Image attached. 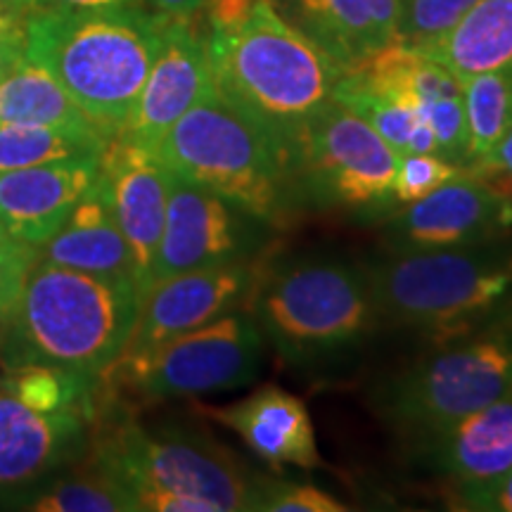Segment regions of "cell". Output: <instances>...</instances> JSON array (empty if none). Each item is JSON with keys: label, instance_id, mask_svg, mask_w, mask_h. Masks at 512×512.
<instances>
[{"label": "cell", "instance_id": "19", "mask_svg": "<svg viewBox=\"0 0 512 512\" xmlns=\"http://www.w3.org/2000/svg\"><path fill=\"white\" fill-rule=\"evenodd\" d=\"M344 69L396 41L401 0H275Z\"/></svg>", "mask_w": 512, "mask_h": 512}, {"label": "cell", "instance_id": "35", "mask_svg": "<svg viewBox=\"0 0 512 512\" xmlns=\"http://www.w3.org/2000/svg\"><path fill=\"white\" fill-rule=\"evenodd\" d=\"M451 501L456 503V508L460 510L512 512V467L489 484L453 489Z\"/></svg>", "mask_w": 512, "mask_h": 512}, {"label": "cell", "instance_id": "30", "mask_svg": "<svg viewBox=\"0 0 512 512\" xmlns=\"http://www.w3.org/2000/svg\"><path fill=\"white\" fill-rule=\"evenodd\" d=\"M475 0H401L396 41L413 48L430 46L463 17Z\"/></svg>", "mask_w": 512, "mask_h": 512}, {"label": "cell", "instance_id": "41", "mask_svg": "<svg viewBox=\"0 0 512 512\" xmlns=\"http://www.w3.org/2000/svg\"><path fill=\"white\" fill-rule=\"evenodd\" d=\"M503 335L508 337V342L512 344V323H510V328H508V330H503Z\"/></svg>", "mask_w": 512, "mask_h": 512}, {"label": "cell", "instance_id": "20", "mask_svg": "<svg viewBox=\"0 0 512 512\" xmlns=\"http://www.w3.org/2000/svg\"><path fill=\"white\" fill-rule=\"evenodd\" d=\"M91 418L41 413L0 387V486L24 484L55 467L79 444Z\"/></svg>", "mask_w": 512, "mask_h": 512}, {"label": "cell", "instance_id": "27", "mask_svg": "<svg viewBox=\"0 0 512 512\" xmlns=\"http://www.w3.org/2000/svg\"><path fill=\"white\" fill-rule=\"evenodd\" d=\"M3 387L41 413H81L93 418L100 377L53 363H24L12 370Z\"/></svg>", "mask_w": 512, "mask_h": 512}, {"label": "cell", "instance_id": "2", "mask_svg": "<svg viewBox=\"0 0 512 512\" xmlns=\"http://www.w3.org/2000/svg\"><path fill=\"white\" fill-rule=\"evenodd\" d=\"M157 10H57L24 17V55L46 67L105 138L124 131L162 46Z\"/></svg>", "mask_w": 512, "mask_h": 512}, {"label": "cell", "instance_id": "10", "mask_svg": "<svg viewBox=\"0 0 512 512\" xmlns=\"http://www.w3.org/2000/svg\"><path fill=\"white\" fill-rule=\"evenodd\" d=\"M399 152L347 107L332 100L306 136L297 166L302 200L366 216L389 214Z\"/></svg>", "mask_w": 512, "mask_h": 512}, {"label": "cell", "instance_id": "39", "mask_svg": "<svg viewBox=\"0 0 512 512\" xmlns=\"http://www.w3.org/2000/svg\"><path fill=\"white\" fill-rule=\"evenodd\" d=\"M152 5V10L162 12L166 17L174 19H197L202 15L207 0H145Z\"/></svg>", "mask_w": 512, "mask_h": 512}, {"label": "cell", "instance_id": "21", "mask_svg": "<svg viewBox=\"0 0 512 512\" xmlns=\"http://www.w3.org/2000/svg\"><path fill=\"white\" fill-rule=\"evenodd\" d=\"M422 451L453 489L494 482L512 467V396L465 415Z\"/></svg>", "mask_w": 512, "mask_h": 512}, {"label": "cell", "instance_id": "33", "mask_svg": "<svg viewBox=\"0 0 512 512\" xmlns=\"http://www.w3.org/2000/svg\"><path fill=\"white\" fill-rule=\"evenodd\" d=\"M38 261V249L10 235H0V318L15 309L27 275Z\"/></svg>", "mask_w": 512, "mask_h": 512}, {"label": "cell", "instance_id": "5", "mask_svg": "<svg viewBox=\"0 0 512 512\" xmlns=\"http://www.w3.org/2000/svg\"><path fill=\"white\" fill-rule=\"evenodd\" d=\"M245 311L294 366L356 349L380 325L368 273L337 259L271 264Z\"/></svg>", "mask_w": 512, "mask_h": 512}, {"label": "cell", "instance_id": "36", "mask_svg": "<svg viewBox=\"0 0 512 512\" xmlns=\"http://www.w3.org/2000/svg\"><path fill=\"white\" fill-rule=\"evenodd\" d=\"M264 0H207L204 3V31H228L245 24Z\"/></svg>", "mask_w": 512, "mask_h": 512}, {"label": "cell", "instance_id": "22", "mask_svg": "<svg viewBox=\"0 0 512 512\" xmlns=\"http://www.w3.org/2000/svg\"><path fill=\"white\" fill-rule=\"evenodd\" d=\"M41 249L43 261L48 264L95 275L131 278L138 285L136 261H133L131 247L114 221L100 178L76 202L60 230Z\"/></svg>", "mask_w": 512, "mask_h": 512}, {"label": "cell", "instance_id": "4", "mask_svg": "<svg viewBox=\"0 0 512 512\" xmlns=\"http://www.w3.org/2000/svg\"><path fill=\"white\" fill-rule=\"evenodd\" d=\"M155 152L176 176L216 192L268 226L285 221L302 200L273 140L216 86L169 128Z\"/></svg>", "mask_w": 512, "mask_h": 512}, {"label": "cell", "instance_id": "23", "mask_svg": "<svg viewBox=\"0 0 512 512\" xmlns=\"http://www.w3.org/2000/svg\"><path fill=\"white\" fill-rule=\"evenodd\" d=\"M458 81L477 74H512V0H475L446 34L418 48Z\"/></svg>", "mask_w": 512, "mask_h": 512}, {"label": "cell", "instance_id": "24", "mask_svg": "<svg viewBox=\"0 0 512 512\" xmlns=\"http://www.w3.org/2000/svg\"><path fill=\"white\" fill-rule=\"evenodd\" d=\"M0 124L95 128L46 67L22 55L0 79Z\"/></svg>", "mask_w": 512, "mask_h": 512}, {"label": "cell", "instance_id": "26", "mask_svg": "<svg viewBox=\"0 0 512 512\" xmlns=\"http://www.w3.org/2000/svg\"><path fill=\"white\" fill-rule=\"evenodd\" d=\"M107 140L98 128L0 124V171L100 157Z\"/></svg>", "mask_w": 512, "mask_h": 512}, {"label": "cell", "instance_id": "9", "mask_svg": "<svg viewBox=\"0 0 512 512\" xmlns=\"http://www.w3.org/2000/svg\"><path fill=\"white\" fill-rule=\"evenodd\" d=\"M264 361V335L245 309L159 344L150 354L117 358L100 380L121 382L150 401L214 394L252 384Z\"/></svg>", "mask_w": 512, "mask_h": 512}, {"label": "cell", "instance_id": "25", "mask_svg": "<svg viewBox=\"0 0 512 512\" xmlns=\"http://www.w3.org/2000/svg\"><path fill=\"white\" fill-rule=\"evenodd\" d=\"M332 100L375 128L399 155H439L437 136L413 107L344 69ZM441 157V155H439Z\"/></svg>", "mask_w": 512, "mask_h": 512}, {"label": "cell", "instance_id": "13", "mask_svg": "<svg viewBox=\"0 0 512 512\" xmlns=\"http://www.w3.org/2000/svg\"><path fill=\"white\" fill-rule=\"evenodd\" d=\"M347 72L413 107L437 136L439 155L465 169L470 147L463 83L446 67L418 48L392 41L351 64Z\"/></svg>", "mask_w": 512, "mask_h": 512}, {"label": "cell", "instance_id": "6", "mask_svg": "<svg viewBox=\"0 0 512 512\" xmlns=\"http://www.w3.org/2000/svg\"><path fill=\"white\" fill-rule=\"evenodd\" d=\"M380 320L439 342L465 337L512 290V249L470 247L396 252L366 268Z\"/></svg>", "mask_w": 512, "mask_h": 512}, {"label": "cell", "instance_id": "8", "mask_svg": "<svg viewBox=\"0 0 512 512\" xmlns=\"http://www.w3.org/2000/svg\"><path fill=\"white\" fill-rule=\"evenodd\" d=\"M512 396V344L503 332L418 358L377 389V411L425 448L465 415Z\"/></svg>", "mask_w": 512, "mask_h": 512}, {"label": "cell", "instance_id": "29", "mask_svg": "<svg viewBox=\"0 0 512 512\" xmlns=\"http://www.w3.org/2000/svg\"><path fill=\"white\" fill-rule=\"evenodd\" d=\"M22 510L36 512H131L138 510L136 498L117 477L93 465L91 472L64 479L41 494L27 498Z\"/></svg>", "mask_w": 512, "mask_h": 512}, {"label": "cell", "instance_id": "38", "mask_svg": "<svg viewBox=\"0 0 512 512\" xmlns=\"http://www.w3.org/2000/svg\"><path fill=\"white\" fill-rule=\"evenodd\" d=\"M145 0H48L43 8L57 10H112V8H138Z\"/></svg>", "mask_w": 512, "mask_h": 512}, {"label": "cell", "instance_id": "31", "mask_svg": "<svg viewBox=\"0 0 512 512\" xmlns=\"http://www.w3.org/2000/svg\"><path fill=\"white\" fill-rule=\"evenodd\" d=\"M249 510L259 512H344L339 498L313 484L285 482V479H254Z\"/></svg>", "mask_w": 512, "mask_h": 512}, {"label": "cell", "instance_id": "28", "mask_svg": "<svg viewBox=\"0 0 512 512\" xmlns=\"http://www.w3.org/2000/svg\"><path fill=\"white\" fill-rule=\"evenodd\" d=\"M463 83L470 162L489 155L512 128V74H477Z\"/></svg>", "mask_w": 512, "mask_h": 512}, {"label": "cell", "instance_id": "40", "mask_svg": "<svg viewBox=\"0 0 512 512\" xmlns=\"http://www.w3.org/2000/svg\"><path fill=\"white\" fill-rule=\"evenodd\" d=\"M46 3L48 0H0V8H8V10L22 12V15H29V12L43 8Z\"/></svg>", "mask_w": 512, "mask_h": 512}, {"label": "cell", "instance_id": "7", "mask_svg": "<svg viewBox=\"0 0 512 512\" xmlns=\"http://www.w3.org/2000/svg\"><path fill=\"white\" fill-rule=\"evenodd\" d=\"M95 467L117 477L140 512L249 510L256 479L211 441L138 425L114 427L95 451Z\"/></svg>", "mask_w": 512, "mask_h": 512}, {"label": "cell", "instance_id": "14", "mask_svg": "<svg viewBox=\"0 0 512 512\" xmlns=\"http://www.w3.org/2000/svg\"><path fill=\"white\" fill-rule=\"evenodd\" d=\"M169 174L155 150L133 143L131 138L114 136L100 152V183L136 261L140 297L150 285L162 238Z\"/></svg>", "mask_w": 512, "mask_h": 512}, {"label": "cell", "instance_id": "18", "mask_svg": "<svg viewBox=\"0 0 512 512\" xmlns=\"http://www.w3.org/2000/svg\"><path fill=\"white\" fill-rule=\"evenodd\" d=\"M207 415L238 434L249 451L275 470L285 465L302 470L323 465L304 401L278 384H266L230 406L207 408Z\"/></svg>", "mask_w": 512, "mask_h": 512}, {"label": "cell", "instance_id": "32", "mask_svg": "<svg viewBox=\"0 0 512 512\" xmlns=\"http://www.w3.org/2000/svg\"><path fill=\"white\" fill-rule=\"evenodd\" d=\"M460 174H463V166L448 162L439 155H418V152L399 155L394 174V200L399 207L418 202Z\"/></svg>", "mask_w": 512, "mask_h": 512}, {"label": "cell", "instance_id": "37", "mask_svg": "<svg viewBox=\"0 0 512 512\" xmlns=\"http://www.w3.org/2000/svg\"><path fill=\"white\" fill-rule=\"evenodd\" d=\"M24 17L22 12L0 8V79L24 55Z\"/></svg>", "mask_w": 512, "mask_h": 512}, {"label": "cell", "instance_id": "42", "mask_svg": "<svg viewBox=\"0 0 512 512\" xmlns=\"http://www.w3.org/2000/svg\"><path fill=\"white\" fill-rule=\"evenodd\" d=\"M0 235H8V233H5V228H3V223H0Z\"/></svg>", "mask_w": 512, "mask_h": 512}, {"label": "cell", "instance_id": "16", "mask_svg": "<svg viewBox=\"0 0 512 512\" xmlns=\"http://www.w3.org/2000/svg\"><path fill=\"white\" fill-rule=\"evenodd\" d=\"M214 88L204 34L195 19H164L162 46L119 136L157 150L169 128Z\"/></svg>", "mask_w": 512, "mask_h": 512}, {"label": "cell", "instance_id": "1", "mask_svg": "<svg viewBox=\"0 0 512 512\" xmlns=\"http://www.w3.org/2000/svg\"><path fill=\"white\" fill-rule=\"evenodd\" d=\"M202 34L216 91L273 140L297 181L309 128L332 102L344 67L275 0H264L240 27Z\"/></svg>", "mask_w": 512, "mask_h": 512}, {"label": "cell", "instance_id": "11", "mask_svg": "<svg viewBox=\"0 0 512 512\" xmlns=\"http://www.w3.org/2000/svg\"><path fill=\"white\" fill-rule=\"evenodd\" d=\"M271 266V256L254 254L157 280L140 297L136 325L119 358L150 354L159 344L211 323L223 313L247 309Z\"/></svg>", "mask_w": 512, "mask_h": 512}, {"label": "cell", "instance_id": "3", "mask_svg": "<svg viewBox=\"0 0 512 512\" xmlns=\"http://www.w3.org/2000/svg\"><path fill=\"white\" fill-rule=\"evenodd\" d=\"M138 306L136 280L36 261L10 311L15 354L100 377L124 351Z\"/></svg>", "mask_w": 512, "mask_h": 512}, {"label": "cell", "instance_id": "34", "mask_svg": "<svg viewBox=\"0 0 512 512\" xmlns=\"http://www.w3.org/2000/svg\"><path fill=\"white\" fill-rule=\"evenodd\" d=\"M465 171L512 207V128L489 155L467 164Z\"/></svg>", "mask_w": 512, "mask_h": 512}, {"label": "cell", "instance_id": "15", "mask_svg": "<svg viewBox=\"0 0 512 512\" xmlns=\"http://www.w3.org/2000/svg\"><path fill=\"white\" fill-rule=\"evenodd\" d=\"M508 223L510 204L463 169L422 200L403 204L389 221L387 240L394 252L470 247L491 242Z\"/></svg>", "mask_w": 512, "mask_h": 512}, {"label": "cell", "instance_id": "17", "mask_svg": "<svg viewBox=\"0 0 512 512\" xmlns=\"http://www.w3.org/2000/svg\"><path fill=\"white\" fill-rule=\"evenodd\" d=\"M98 178L100 157L0 171V223L5 233L41 249Z\"/></svg>", "mask_w": 512, "mask_h": 512}, {"label": "cell", "instance_id": "12", "mask_svg": "<svg viewBox=\"0 0 512 512\" xmlns=\"http://www.w3.org/2000/svg\"><path fill=\"white\" fill-rule=\"evenodd\" d=\"M256 223L261 221L221 195L171 171L164 228L150 271V285L195 268L254 256L259 247Z\"/></svg>", "mask_w": 512, "mask_h": 512}]
</instances>
